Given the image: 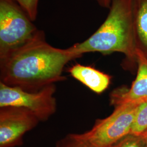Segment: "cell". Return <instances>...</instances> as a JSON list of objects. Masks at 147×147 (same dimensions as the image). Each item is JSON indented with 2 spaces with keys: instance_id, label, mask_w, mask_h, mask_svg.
I'll list each match as a JSON object with an SVG mask.
<instances>
[{
  "instance_id": "obj_10",
  "label": "cell",
  "mask_w": 147,
  "mask_h": 147,
  "mask_svg": "<svg viewBox=\"0 0 147 147\" xmlns=\"http://www.w3.org/2000/svg\"><path fill=\"white\" fill-rule=\"evenodd\" d=\"M147 130V102L139 105L132 128V135H140Z\"/></svg>"
},
{
  "instance_id": "obj_6",
  "label": "cell",
  "mask_w": 147,
  "mask_h": 147,
  "mask_svg": "<svg viewBox=\"0 0 147 147\" xmlns=\"http://www.w3.org/2000/svg\"><path fill=\"white\" fill-rule=\"evenodd\" d=\"M39 120L30 111L16 107L0 108V147L21 146L23 137Z\"/></svg>"
},
{
  "instance_id": "obj_15",
  "label": "cell",
  "mask_w": 147,
  "mask_h": 147,
  "mask_svg": "<svg viewBox=\"0 0 147 147\" xmlns=\"http://www.w3.org/2000/svg\"><path fill=\"white\" fill-rule=\"evenodd\" d=\"M141 135H143V136L144 138L146 144V147H147V130H146L145 132H144Z\"/></svg>"
},
{
  "instance_id": "obj_3",
  "label": "cell",
  "mask_w": 147,
  "mask_h": 147,
  "mask_svg": "<svg viewBox=\"0 0 147 147\" xmlns=\"http://www.w3.org/2000/svg\"><path fill=\"white\" fill-rule=\"evenodd\" d=\"M31 19L13 0H0V58L20 47L38 31Z\"/></svg>"
},
{
  "instance_id": "obj_11",
  "label": "cell",
  "mask_w": 147,
  "mask_h": 147,
  "mask_svg": "<svg viewBox=\"0 0 147 147\" xmlns=\"http://www.w3.org/2000/svg\"><path fill=\"white\" fill-rule=\"evenodd\" d=\"M56 147H94L87 142L80 134H70L59 140Z\"/></svg>"
},
{
  "instance_id": "obj_4",
  "label": "cell",
  "mask_w": 147,
  "mask_h": 147,
  "mask_svg": "<svg viewBox=\"0 0 147 147\" xmlns=\"http://www.w3.org/2000/svg\"><path fill=\"white\" fill-rule=\"evenodd\" d=\"M139 105L115 106L110 116L95 121L94 126L80 136L94 147H113L131 135L135 117Z\"/></svg>"
},
{
  "instance_id": "obj_2",
  "label": "cell",
  "mask_w": 147,
  "mask_h": 147,
  "mask_svg": "<svg viewBox=\"0 0 147 147\" xmlns=\"http://www.w3.org/2000/svg\"><path fill=\"white\" fill-rule=\"evenodd\" d=\"M70 49L81 57L85 53H121L136 61L137 45L134 30L132 0H112L109 15L104 23L83 42Z\"/></svg>"
},
{
  "instance_id": "obj_12",
  "label": "cell",
  "mask_w": 147,
  "mask_h": 147,
  "mask_svg": "<svg viewBox=\"0 0 147 147\" xmlns=\"http://www.w3.org/2000/svg\"><path fill=\"white\" fill-rule=\"evenodd\" d=\"M16 2L31 19L32 21L36 20L38 13L39 0H13Z\"/></svg>"
},
{
  "instance_id": "obj_14",
  "label": "cell",
  "mask_w": 147,
  "mask_h": 147,
  "mask_svg": "<svg viewBox=\"0 0 147 147\" xmlns=\"http://www.w3.org/2000/svg\"><path fill=\"white\" fill-rule=\"evenodd\" d=\"M94 1L96 2L100 6L104 8H110L111 1H112V0H94Z\"/></svg>"
},
{
  "instance_id": "obj_8",
  "label": "cell",
  "mask_w": 147,
  "mask_h": 147,
  "mask_svg": "<svg viewBox=\"0 0 147 147\" xmlns=\"http://www.w3.org/2000/svg\"><path fill=\"white\" fill-rule=\"evenodd\" d=\"M68 72L74 79L98 94L105 91L110 84V75L90 66L76 64L69 69Z\"/></svg>"
},
{
  "instance_id": "obj_9",
  "label": "cell",
  "mask_w": 147,
  "mask_h": 147,
  "mask_svg": "<svg viewBox=\"0 0 147 147\" xmlns=\"http://www.w3.org/2000/svg\"><path fill=\"white\" fill-rule=\"evenodd\" d=\"M132 9L137 47L147 55V0H132Z\"/></svg>"
},
{
  "instance_id": "obj_1",
  "label": "cell",
  "mask_w": 147,
  "mask_h": 147,
  "mask_svg": "<svg viewBox=\"0 0 147 147\" xmlns=\"http://www.w3.org/2000/svg\"><path fill=\"white\" fill-rule=\"evenodd\" d=\"M78 58L70 47L62 49L48 44L44 33L38 30L28 42L0 58L1 82L27 92H37L65 80L64 67Z\"/></svg>"
},
{
  "instance_id": "obj_13",
  "label": "cell",
  "mask_w": 147,
  "mask_h": 147,
  "mask_svg": "<svg viewBox=\"0 0 147 147\" xmlns=\"http://www.w3.org/2000/svg\"><path fill=\"white\" fill-rule=\"evenodd\" d=\"M113 147H146V144L142 135L131 134Z\"/></svg>"
},
{
  "instance_id": "obj_5",
  "label": "cell",
  "mask_w": 147,
  "mask_h": 147,
  "mask_svg": "<svg viewBox=\"0 0 147 147\" xmlns=\"http://www.w3.org/2000/svg\"><path fill=\"white\" fill-rule=\"evenodd\" d=\"M55 92V84L31 92L0 82V108L8 106L23 108L31 112L39 121H47L56 111Z\"/></svg>"
},
{
  "instance_id": "obj_7",
  "label": "cell",
  "mask_w": 147,
  "mask_h": 147,
  "mask_svg": "<svg viewBox=\"0 0 147 147\" xmlns=\"http://www.w3.org/2000/svg\"><path fill=\"white\" fill-rule=\"evenodd\" d=\"M136 62L138 65L136 78L129 89H119L111 95V104L140 105L147 102V55L137 47Z\"/></svg>"
}]
</instances>
